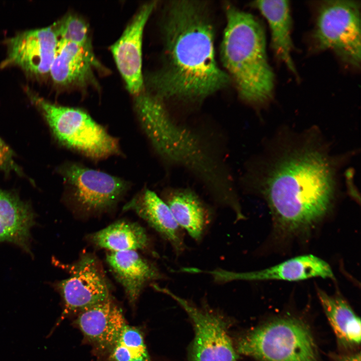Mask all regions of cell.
I'll use <instances>...</instances> for the list:
<instances>
[{"instance_id":"cell-1","label":"cell","mask_w":361,"mask_h":361,"mask_svg":"<svg viewBox=\"0 0 361 361\" xmlns=\"http://www.w3.org/2000/svg\"><path fill=\"white\" fill-rule=\"evenodd\" d=\"M164 55L159 69L144 78L145 89L166 99L200 101L230 82L215 57L214 28L207 5L171 2L162 23Z\"/></svg>"},{"instance_id":"cell-2","label":"cell","mask_w":361,"mask_h":361,"mask_svg":"<svg viewBox=\"0 0 361 361\" xmlns=\"http://www.w3.org/2000/svg\"><path fill=\"white\" fill-rule=\"evenodd\" d=\"M332 160L323 149L304 143L287 147L271 163L259 188L277 233H304L328 212L335 187Z\"/></svg>"},{"instance_id":"cell-3","label":"cell","mask_w":361,"mask_h":361,"mask_svg":"<svg viewBox=\"0 0 361 361\" xmlns=\"http://www.w3.org/2000/svg\"><path fill=\"white\" fill-rule=\"evenodd\" d=\"M221 45L225 72L241 98L253 104L264 103L273 95L274 75L267 59L264 29L251 14L228 6Z\"/></svg>"},{"instance_id":"cell-4","label":"cell","mask_w":361,"mask_h":361,"mask_svg":"<svg viewBox=\"0 0 361 361\" xmlns=\"http://www.w3.org/2000/svg\"><path fill=\"white\" fill-rule=\"evenodd\" d=\"M235 349L259 361H320L309 326L292 317L275 318L249 330Z\"/></svg>"},{"instance_id":"cell-5","label":"cell","mask_w":361,"mask_h":361,"mask_svg":"<svg viewBox=\"0 0 361 361\" xmlns=\"http://www.w3.org/2000/svg\"><path fill=\"white\" fill-rule=\"evenodd\" d=\"M27 92L63 146L96 160L121 153L117 138L84 110L57 105L28 90Z\"/></svg>"},{"instance_id":"cell-6","label":"cell","mask_w":361,"mask_h":361,"mask_svg":"<svg viewBox=\"0 0 361 361\" xmlns=\"http://www.w3.org/2000/svg\"><path fill=\"white\" fill-rule=\"evenodd\" d=\"M317 48L334 52L341 60L359 67L360 6L356 1H327L320 6L313 35Z\"/></svg>"},{"instance_id":"cell-7","label":"cell","mask_w":361,"mask_h":361,"mask_svg":"<svg viewBox=\"0 0 361 361\" xmlns=\"http://www.w3.org/2000/svg\"><path fill=\"white\" fill-rule=\"evenodd\" d=\"M73 203L88 213L107 210L115 205L129 188V183L105 172L77 162H68L60 169Z\"/></svg>"},{"instance_id":"cell-8","label":"cell","mask_w":361,"mask_h":361,"mask_svg":"<svg viewBox=\"0 0 361 361\" xmlns=\"http://www.w3.org/2000/svg\"><path fill=\"white\" fill-rule=\"evenodd\" d=\"M155 288L177 302L193 321L195 336L189 349V361H238V353L222 318L166 288Z\"/></svg>"},{"instance_id":"cell-9","label":"cell","mask_w":361,"mask_h":361,"mask_svg":"<svg viewBox=\"0 0 361 361\" xmlns=\"http://www.w3.org/2000/svg\"><path fill=\"white\" fill-rule=\"evenodd\" d=\"M57 287L64 301V309L58 321L67 315L79 312L110 298V289L96 258L82 256L70 268V276Z\"/></svg>"},{"instance_id":"cell-10","label":"cell","mask_w":361,"mask_h":361,"mask_svg":"<svg viewBox=\"0 0 361 361\" xmlns=\"http://www.w3.org/2000/svg\"><path fill=\"white\" fill-rule=\"evenodd\" d=\"M155 6V2L143 5L120 37L111 47L117 69L127 90L133 96L145 90L142 71L143 34Z\"/></svg>"},{"instance_id":"cell-11","label":"cell","mask_w":361,"mask_h":361,"mask_svg":"<svg viewBox=\"0 0 361 361\" xmlns=\"http://www.w3.org/2000/svg\"><path fill=\"white\" fill-rule=\"evenodd\" d=\"M58 38L52 26L18 33L8 40V56L2 65H15L36 76L45 75L50 72Z\"/></svg>"},{"instance_id":"cell-12","label":"cell","mask_w":361,"mask_h":361,"mask_svg":"<svg viewBox=\"0 0 361 361\" xmlns=\"http://www.w3.org/2000/svg\"><path fill=\"white\" fill-rule=\"evenodd\" d=\"M218 283L234 281H266L277 280L297 281L314 277L334 278L329 265L313 255L292 258L268 268L245 272H237L222 269L207 271Z\"/></svg>"},{"instance_id":"cell-13","label":"cell","mask_w":361,"mask_h":361,"mask_svg":"<svg viewBox=\"0 0 361 361\" xmlns=\"http://www.w3.org/2000/svg\"><path fill=\"white\" fill-rule=\"evenodd\" d=\"M75 323L96 349L108 353L127 324L122 310L110 297L79 312Z\"/></svg>"},{"instance_id":"cell-14","label":"cell","mask_w":361,"mask_h":361,"mask_svg":"<svg viewBox=\"0 0 361 361\" xmlns=\"http://www.w3.org/2000/svg\"><path fill=\"white\" fill-rule=\"evenodd\" d=\"M94 67L101 68L96 57L72 42L59 39L49 73L58 85L83 88L96 84Z\"/></svg>"},{"instance_id":"cell-15","label":"cell","mask_w":361,"mask_h":361,"mask_svg":"<svg viewBox=\"0 0 361 361\" xmlns=\"http://www.w3.org/2000/svg\"><path fill=\"white\" fill-rule=\"evenodd\" d=\"M123 210L136 213L169 242L176 255L186 250L183 229L167 204L153 191L143 189L124 206Z\"/></svg>"},{"instance_id":"cell-16","label":"cell","mask_w":361,"mask_h":361,"mask_svg":"<svg viewBox=\"0 0 361 361\" xmlns=\"http://www.w3.org/2000/svg\"><path fill=\"white\" fill-rule=\"evenodd\" d=\"M106 261L132 306L146 284L162 277L157 268L136 251L110 252Z\"/></svg>"},{"instance_id":"cell-17","label":"cell","mask_w":361,"mask_h":361,"mask_svg":"<svg viewBox=\"0 0 361 361\" xmlns=\"http://www.w3.org/2000/svg\"><path fill=\"white\" fill-rule=\"evenodd\" d=\"M163 200L175 220L195 241H200L212 220V213L200 197L188 188H170Z\"/></svg>"},{"instance_id":"cell-18","label":"cell","mask_w":361,"mask_h":361,"mask_svg":"<svg viewBox=\"0 0 361 361\" xmlns=\"http://www.w3.org/2000/svg\"><path fill=\"white\" fill-rule=\"evenodd\" d=\"M253 5L257 8L268 22L271 32V45L276 57L289 70L297 75L291 52L292 19L288 1H257Z\"/></svg>"},{"instance_id":"cell-19","label":"cell","mask_w":361,"mask_h":361,"mask_svg":"<svg viewBox=\"0 0 361 361\" xmlns=\"http://www.w3.org/2000/svg\"><path fill=\"white\" fill-rule=\"evenodd\" d=\"M317 294L338 344L346 349L359 345L360 319L349 304L341 297L330 295L320 289Z\"/></svg>"},{"instance_id":"cell-20","label":"cell","mask_w":361,"mask_h":361,"mask_svg":"<svg viewBox=\"0 0 361 361\" xmlns=\"http://www.w3.org/2000/svg\"><path fill=\"white\" fill-rule=\"evenodd\" d=\"M33 223V213L29 206L0 189V242H11L27 249Z\"/></svg>"},{"instance_id":"cell-21","label":"cell","mask_w":361,"mask_h":361,"mask_svg":"<svg viewBox=\"0 0 361 361\" xmlns=\"http://www.w3.org/2000/svg\"><path fill=\"white\" fill-rule=\"evenodd\" d=\"M96 246L110 252L144 250L149 241L145 229L136 223L119 220L91 235Z\"/></svg>"},{"instance_id":"cell-22","label":"cell","mask_w":361,"mask_h":361,"mask_svg":"<svg viewBox=\"0 0 361 361\" xmlns=\"http://www.w3.org/2000/svg\"><path fill=\"white\" fill-rule=\"evenodd\" d=\"M110 361H151L140 330L126 324L109 352Z\"/></svg>"},{"instance_id":"cell-23","label":"cell","mask_w":361,"mask_h":361,"mask_svg":"<svg viewBox=\"0 0 361 361\" xmlns=\"http://www.w3.org/2000/svg\"><path fill=\"white\" fill-rule=\"evenodd\" d=\"M60 39L72 42L96 57L93 50L87 24L80 17L68 15L52 25Z\"/></svg>"},{"instance_id":"cell-24","label":"cell","mask_w":361,"mask_h":361,"mask_svg":"<svg viewBox=\"0 0 361 361\" xmlns=\"http://www.w3.org/2000/svg\"><path fill=\"white\" fill-rule=\"evenodd\" d=\"M0 169L5 171L15 170L20 172L19 168L14 162L11 149L1 138Z\"/></svg>"},{"instance_id":"cell-25","label":"cell","mask_w":361,"mask_h":361,"mask_svg":"<svg viewBox=\"0 0 361 361\" xmlns=\"http://www.w3.org/2000/svg\"><path fill=\"white\" fill-rule=\"evenodd\" d=\"M331 358V361H360V353L332 354Z\"/></svg>"}]
</instances>
